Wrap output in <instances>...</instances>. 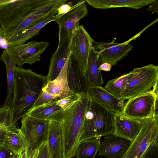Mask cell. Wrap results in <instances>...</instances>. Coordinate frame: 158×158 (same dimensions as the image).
I'll use <instances>...</instances> for the list:
<instances>
[{"instance_id":"9a60e30c","label":"cell","mask_w":158,"mask_h":158,"mask_svg":"<svg viewBox=\"0 0 158 158\" xmlns=\"http://www.w3.org/2000/svg\"><path fill=\"white\" fill-rule=\"evenodd\" d=\"M114 126L111 134L132 142L140 131L142 123L122 113H114Z\"/></svg>"},{"instance_id":"f1b7e54d","label":"cell","mask_w":158,"mask_h":158,"mask_svg":"<svg viewBox=\"0 0 158 158\" xmlns=\"http://www.w3.org/2000/svg\"><path fill=\"white\" fill-rule=\"evenodd\" d=\"M10 107L3 105L0 111V137L2 138L11 125L10 120Z\"/></svg>"},{"instance_id":"7bdbcfd3","label":"cell","mask_w":158,"mask_h":158,"mask_svg":"<svg viewBox=\"0 0 158 158\" xmlns=\"http://www.w3.org/2000/svg\"><path fill=\"white\" fill-rule=\"evenodd\" d=\"M16 158H19V157H16Z\"/></svg>"},{"instance_id":"603a6c76","label":"cell","mask_w":158,"mask_h":158,"mask_svg":"<svg viewBox=\"0 0 158 158\" xmlns=\"http://www.w3.org/2000/svg\"><path fill=\"white\" fill-rule=\"evenodd\" d=\"M64 14L49 16L37 23L32 27L26 29L17 35L7 42L8 46L22 44L38 34L47 24L54 21Z\"/></svg>"},{"instance_id":"9c48e42d","label":"cell","mask_w":158,"mask_h":158,"mask_svg":"<svg viewBox=\"0 0 158 158\" xmlns=\"http://www.w3.org/2000/svg\"><path fill=\"white\" fill-rule=\"evenodd\" d=\"M67 1V0H47L27 14L15 29L4 35L3 39L7 42L22 31L39 21L51 15H57L58 8Z\"/></svg>"},{"instance_id":"e575fe53","label":"cell","mask_w":158,"mask_h":158,"mask_svg":"<svg viewBox=\"0 0 158 158\" xmlns=\"http://www.w3.org/2000/svg\"><path fill=\"white\" fill-rule=\"evenodd\" d=\"M71 3H65L61 5L57 9V14L58 15L65 14L69 11L74 6V5L71 6Z\"/></svg>"},{"instance_id":"4316f807","label":"cell","mask_w":158,"mask_h":158,"mask_svg":"<svg viewBox=\"0 0 158 158\" xmlns=\"http://www.w3.org/2000/svg\"><path fill=\"white\" fill-rule=\"evenodd\" d=\"M134 72L133 69L127 74L109 80L103 87L104 89L115 96L120 98L128 81L132 76Z\"/></svg>"},{"instance_id":"b9f144b4","label":"cell","mask_w":158,"mask_h":158,"mask_svg":"<svg viewBox=\"0 0 158 158\" xmlns=\"http://www.w3.org/2000/svg\"><path fill=\"white\" fill-rule=\"evenodd\" d=\"M2 106H0V111L1 110L2 107Z\"/></svg>"},{"instance_id":"ba28073f","label":"cell","mask_w":158,"mask_h":158,"mask_svg":"<svg viewBox=\"0 0 158 158\" xmlns=\"http://www.w3.org/2000/svg\"><path fill=\"white\" fill-rule=\"evenodd\" d=\"M21 123L20 129L29 144L26 150L28 156L47 141L48 121L37 119L26 114L22 118Z\"/></svg>"},{"instance_id":"7a4b0ae2","label":"cell","mask_w":158,"mask_h":158,"mask_svg":"<svg viewBox=\"0 0 158 158\" xmlns=\"http://www.w3.org/2000/svg\"><path fill=\"white\" fill-rule=\"evenodd\" d=\"M46 83V76L31 69L15 66L13 95L10 106L11 125L15 124L32 108Z\"/></svg>"},{"instance_id":"30bf717a","label":"cell","mask_w":158,"mask_h":158,"mask_svg":"<svg viewBox=\"0 0 158 158\" xmlns=\"http://www.w3.org/2000/svg\"><path fill=\"white\" fill-rule=\"evenodd\" d=\"M49 46L48 42L33 40L22 44L7 46L5 49L12 57L17 67H21L25 64L31 65L40 60L41 55Z\"/></svg>"},{"instance_id":"83f0119b","label":"cell","mask_w":158,"mask_h":158,"mask_svg":"<svg viewBox=\"0 0 158 158\" xmlns=\"http://www.w3.org/2000/svg\"><path fill=\"white\" fill-rule=\"evenodd\" d=\"M54 100L47 104L33 106L26 114L35 118L47 121L51 116L62 110Z\"/></svg>"},{"instance_id":"8fae6325","label":"cell","mask_w":158,"mask_h":158,"mask_svg":"<svg viewBox=\"0 0 158 158\" xmlns=\"http://www.w3.org/2000/svg\"><path fill=\"white\" fill-rule=\"evenodd\" d=\"M94 41L83 26L80 25L73 40L72 56L77 63L81 75L84 78L90 48Z\"/></svg>"},{"instance_id":"d6986e66","label":"cell","mask_w":158,"mask_h":158,"mask_svg":"<svg viewBox=\"0 0 158 158\" xmlns=\"http://www.w3.org/2000/svg\"><path fill=\"white\" fill-rule=\"evenodd\" d=\"M2 143L18 157L26 150L29 144L15 124L10 126L2 138Z\"/></svg>"},{"instance_id":"52a82bcc","label":"cell","mask_w":158,"mask_h":158,"mask_svg":"<svg viewBox=\"0 0 158 158\" xmlns=\"http://www.w3.org/2000/svg\"><path fill=\"white\" fill-rule=\"evenodd\" d=\"M142 126L123 158H140L149 146L158 140V116L141 120Z\"/></svg>"},{"instance_id":"ac0fdd59","label":"cell","mask_w":158,"mask_h":158,"mask_svg":"<svg viewBox=\"0 0 158 158\" xmlns=\"http://www.w3.org/2000/svg\"><path fill=\"white\" fill-rule=\"evenodd\" d=\"M71 54L72 51L58 76L53 80L48 81L42 89V91L48 92L56 97L58 101L75 94L69 87L67 77L68 61Z\"/></svg>"},{"instance_id":"4dcf8cb0","label":"cell","mask_w":158,"mask_h":158,"mask_svg":"<svg viewBox=\"0 0 158 158\" xmlns=\"http://www.w3.org/2000/svg\"><path fill=\"white\" fill-rule=\"evenodd\" d=\"M54 100L58 101L56 97L48 92L42 91L33 106L47 104Z\"/></svg>"},{"instance_id":"d6a6232c","label":"cell","mask_w":158,"mask_h":158,"mask_svg":"<svg viewBox=\"0 0 158 158\" xmlns=\"http://www.w3.org/2000/svg\"><path fill=\"white\" fill-rule=\"evenodd\" d=\"M14 153L3 145L0 143V158H16Z\"/></svg>"},{"instance_id":"e0dca14e","label":"cell","mask_w":158,"mask_h":158,"mask_svg":"<svg viewBox=\"0 0 158 158\" xmlns=\"http://www.w3.org/2000/svg\"><path fill=\"white\" fill-rule=\"evenodd\" d=\"M85 91L93 98L114 113L122 114L126 102L109 93L102 86H89Z\"/></svg>"},{"instance_id":"8992f818","label":"cell","mask_w":158,"mask_h":158,"mask_svg":"<svg viewBox=\"0 0 158 158\" xmlns=\"http://www.w3.org/2000/svg\"><path fill=\"white\" fill-rule=\"evenodd\" d=\"M158 94L152 89L128 100L122 114L141 120L158 116Z\"/></svg>"},{"instance_id":"5b68a950","label":"cell","mask_w":158,"mask_h":158,"mask_svg":"<svg viewBox=\"0 0 158 158\" xmlns=\"http://www.w3.org/2000/svg\"><path fill=\"white\" fill-rule=\"evenodd\" d=\"M134 69V73L128 81L120 98L123 101L151 90L158 83V66L149 64Z\"/></svg>"},{"instance_id":"d590c367","label":"cell","mask_w":158,"mask_h":158,"mask_svg":"<svg viewBox=\"0 0 158 158\" xmlns=\"http://www.w3.org/2000/svg\"><path fill=\"white\" fill-rule=\"evenodd\" d=\"M158 0H155V1L152 3V4L149 6L147 8V10L150 11H152V13L156 12L158 13Z\"/></svg>"},{"instance_id":"ab89813d","label":"cell","mask_w":158,"mask_h":158,"mask_svg":"<svg viewBox=\"0 0 158 158\" xmlns=\"http://www.w3.org/2000/svg\"><path fill=\"white\" fill-rule=\"evenodd\" d=\"M4 35V32L0 26V37L3 38Z\"/></svg>"},{"instance_id":"8d00e7d4","label":"cell","mask_w":158,"mask_h":158,"mask_svg":"<svg viewBox=\"0 0 158 158\" xmlns=\"http://www.w3.org/2000/svg\"><path fill=\"white\" fill-rule=\"evenodd\" d=\"M112 65L107 63H103L100 64L99 69L100 70L106 71H110L112 68Z\"/></svg>"},{"instance_id":"d4e9b609","label":"cell","mask_w":158,"mask_h":158,"mask_svg":"<svg viewBox=\"0 0 158 158\" xmlns=\"http://www.w3.org/2000/svg\"><path fill=\"white\" fill-rule=\"evenodd\" d=\"M67 77L69 87L75 94L85 91L82 78L83 77L80 75L77 63L73 58L72 54L68 61Z\"/></svg>"},{"instance_id":"f35d334b","label":"cell","mask_w":158,"mask_h":158,"mask_svg":"<svg viewBox=\"0 0 158 158\" xmlns=\"http://www.w3.org/2000/svg\"><path fill=\"white\" fill-rule=\"evenodd\" d=\"M27 150H25L22 154L19 156V158H27Z\"/></svg>"},{"instance_id":"6da1fadb","label":"cell","mask_w":158,"mask_h":158,"mask_svg":"<svg viewBox=\"0 0 158 158\" xmlns=\"http://www.w3.org/2000/svg\"><path fill=\"white\" fill-rule=\"evenodd\" d=\"M91 99L87 92L83 91L79 99L69 108L57 112L47 119L56 123L61 128L64 158L75 156L83 130L85 115Z\"/></svg>"},{"instance_id":"4fadbf2b","label":"cell","mask_w":158,"mask_h":158,"mask_svg":"<svg viewBox=\"0 0 158 158\" xmlns=\"http://www.w3.org/2000/svg\"><path fill=\"white\" fill-rule=\"evenodd\" d=\"M79 23V22H78L65 39L58 44L56 51L52 55L48 72L46 76L47 83L55 79L62 69L71 52L73 40L78 30Z\"/></svg>"},{"instance_id":"1f68e13d","label":"cell","mask_w":158,"mask_h":158,"mask_svg":"<svg viewBox=\"0 0 158 158\" xmlns=\"http://www.w3.org/2000/svg\"><path fill=\"white\" fill-rule=\"evenodd\" d=\"M140 158H158V139L149 146Z\"/></svg>"},{"instance_id":"ffe728a7","label":"cell","mask_w":158,"mask_h":158,"mask_svg":"<svg viewBox=\"0 0 158 158\" xmlns=\"http://www.w3.org/2000/svg\"><path fill=\"white\" fill-rule=\"evenodd\" d=\"M50 158H64L63 137L59 125L48 121L47 140Z\"/></svg>"},{"instance_id":"5bb4252c","label":"cell","mask_w":158,"mask_h":158,"mask_svg":"<svg viewBox=\"0 0 158 158\" xmlns=\"http://www.w3.org/2000/svg\"><path fill=\"white\" fill-rule=\"evenodd\" d=\"M85 1H78L68 13L57 19L59 27L58 44L62 42L81 19L88 14Z\"/></svg>"},{"instance_id":"2e32d148","label":"cell","mask_w":158,"mask_h":158,"mask_svg":"<svg viewBox=\"0 0 158 158\" xmlns=\"http://www.w3.org/2000/svg\"><path fill=\"white\" fill-rule=\"evenodd\" d=\"M131 142L110 134L100 142L99 154L106 158H123Z\"/></svg>"},{"instance_id":"7c38bea8","label":"cell","mask_w":158,"mask_h":158,"mask_svg":"<svg viewBox=\"0 0 158 158\" xmlns=\"http://www.w3.org/2000/svg\"><path fill=\"white\" fill-rule=\"evenodd\" d=\"M133 38L122 43H114L116 38L109 43L94 40L92 46L98 52L100 64L107 63L112 66L116 64L132 49L133 46L129 42Z\"/></svg>"},{"instance_id":"3957f363","label":"cell","mask_w":158,"mask_h":158,"mask_svg":"<svg viewBox=\"0 0 158 158\" xmlns=\"http://www.w3.org/2000/svg\"><path fill=\"white\" fill-rule=\"evenodd\" d=\"M114 113L92 98L80 141L112 134L114 131Z\"/></svg>"},{"instance_id":"74e56055","label":"cell","mask_w":158,"mask_h":158,"mask_svg":"<svg viewBox=\"0 0 158 158\" xmlns=\"http://www.w3.org/2000/svg\"><path fill=\"white\" fill-rule=\"evenodd\" d=\"M14 0H0V6L13 2Z\"/></svg>"},{"instance_id":"44dd1931","label":"cell","mask_w":158,"mask_h":158,"mask_svg":"<svg viewBox=\"0 0 158 158\" xmlns=\"http://www.w3.org/2000/svg\"><path fill=\"white\" fill-rule=\"evenodd\" d=\"M98 52L91 47L89 56L85 78L86 88L89 86H102L103 80L101 70Z\"/></svg>"},{"instance_id":"ee69618b","label":"cell","mask_w":158,"mask_h":158,"mask_svg":"<svg viewBox=\"0 0 158 158\" xmlns=\"http://www.w3.org/2000/svg\"><path fill=\"white\" fill-rule=\"evenodd\" d=\"M0 38H1L0 37Z\"/></svg>"},{"instance_id":"cb8c5ba5","label":"cell","mask_w":158,"mask_h":158,"mask_svg":"<svg viewBox=\"0 0 158 158\" xmlns=\"http://www.w3.org/2000/svg\"><path fill=\"white\" fill-rule=\"evenodd\" d=\"M0 60L6 65L7 76V96L3 105L10 107L13 95L15 68L16 65L12 57L5 49L1 55Z\"/></svg>"},{"instance_id":"277c9868","label":"cell","mask_w":158,"mask_h":158,"mask_svg":"<svg viewBox=\"0 0 158 158\" xmlns=\"http://www.w3.org/2000/svg\"><path fill=\"white\" fill-rule=\"evenodd\" d=\"M47 0H14L0 6V26L4 35L13 31L27 14Z\"/></svg>"},{"instance_id":"484cf974","label":"cell","mask_w":158,"mask_h":158,"mask_svg":"<svg viewBox=\"0 0 158 158\" xmlns=\"http://www.w3.org/2000/svg\"><path fill=\"white\" fill-rule=\"evenodd\" d=\"M100 138H93L80 141L75 155L77 158H94L98 152Z\"/></svg>"},{"instance_id":"7402d4cb","label":"cell","mask_w":158,"mask_h":158,"mask_svg":"<svg viewBox=\"0 0 158 158\" xmlns=\"http://www.w3.org/2000/svg\"><path fill=\"white\" fill-rule=\"evenodd\" d=\"M87 3L96 9L127 7L139 9L152 4L155 0H85Z\"/></svg>"},{"instance_id":"60d3db41","label":"cell","mask_w":158,"mask_h":158,"mask_svg":"<svg viewBox=\"0 0 158 158\" xmlns=\"http://www.w3.org/2000/svg\"><path fill=\"white\" fill-rule=\"evenodd\" d=\"M2 142V140L1 139V137H0V143H1Z\"/></svg>"},{"instance_id":"f546056e","label":"cell","mask_w":158,"mask_h":158,"mask_svg":"<svg viewBox=\"0 0 158 158\" xmlns=\"http://www.w3.org/2000/svg\"><path fill=\"white\" fill-rule=\"evenodd\" d=\"M81 92L74 94L56 102V104L60 106L63 110H64L71 106L80 98Z\"/></svg>"},{"instance_id":"836d02e7","label":"cell","mask_w":158,"mask_h":158,"mask_svg":"<svg viewBox=\"0 0 158 158\" xmlns=\"http://www.w3.org/2000/svg\"><path fill=\"white\" fill-rule=\"evenodd\" d=\"M37 158H50L47 141L44 142L39 149Z\"/></svg>"}]
</instances>
